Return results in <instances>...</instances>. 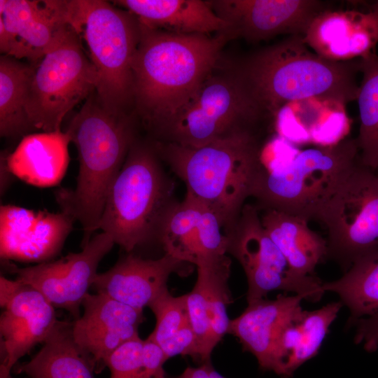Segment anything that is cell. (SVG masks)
<instances>
[{"label":"cell","instance_id":"cell-6","mask_svg":"<svg viewBox=\"0 0 378 378\" xmlns=\"http://www.w3.org/2000/svg\"><path fill=\"white\" fill-rule=\"evenodd\" d=\"M152 141L136 139L108 192L99 230L127 253L158 239L164 218L176 202Z\"/></svg>","mask_w":378,"mask_h":378},{"label":"cell","instance_id":"cell-12","mask_svg":"<svg viewBox=\"0 0 378 378\" xmlns=\"http://www.w3.org/2000/svg\"><path fill=\"white\" fill-rule=\"evenodd\" d=\"M74 0H0V51L37 62L71 29Z\"/></svg>","mask_w":378,"mask_h":378},{"label":"cell","instance_id":"cell-8","mask_svg":"<svg viewBox=\"0 0 378 378\" xmlns=\"http://www.w3.org/2000/svg\"><path fill=\"white\" fill-rule=\"evenodd\" d=\"M268 120L236 69L214 71L195 94L153 138L200 147L245 131H259Z\"/></svg>","mask_w":378,"mask_h":378},{"label":"cell","instance_id":"cell-10","mask_svg":"<svg viewBox=\"0 0 378 378\" xmlns=\"http://www.w3.org/2000/svg\"><path fill=\"white\" fill-rule=\"evenodd\" d=\"M314 219L327 230V257L344 272L378 250V174L358 162L321 204Z\"/></svg>","mask_w":378,"mask_h":378},{"label":"cell","instance_id":"cell-2","mask_svg":"<svg viewBox=\"0 0 378 378\" xmlns=\"http://www.w3.org/2000/svg\"><path fill=\"white\" fill-rule=\"evenodd\" d=\"M236 71L272 122L290 102L325 98L346 104L356 100L360 59L328 60L312 52L302 36L295 35L252 54Z\"/></svg>","mask_w":378,"mask_h":378},{"label":"cell","instance_id":"cell-40","mask_svg":"<svg viewBox=\"0 0 378 378\" xmlns=\"http://www.w3.org/2000/svg\"><path fill=\"white\" fill-rule=\"evenodd\" d=\"M371 6L378 10V1L373 3Z\"/></svg>","mask_w":378,"mask_h":378},{"label":"cell","instance_id":"cell-31","mask_svg":"<svg viewBox=\"0 0 378 378\" xmlns=\"http://www.w3.org/2000/svg\"><path fill=\"white\" fill-rule=\"evenodd\" d=\"M231 260L226 255L203 259L197 265V279L206 295L212 341L216 346L227 333V305L232 302L228 288Z\"/></svg>","mask_w":378,"mask_h":378},{"label":"cell","instance_id":"cell-26","mask_svg":"<svg viewBox=\"0 0 378 378\" xmlns=\"http://www.w3.org/2000/svg\"><path fill=\"white\" fill-rule=\"evenodd\" d=\"M258 210L263 227L293 271L314 275L317 265L327 257L326 239L312 231L306 219L272 209Z\"/></svg>","mask_w":378,"mask_h":378},{"label":"cell","instance_id":"cell-25","mask_svg":"<svg viewBox=\"0 0 378 378\" xmlns=\"http://www.w3.org/2000/svg\"><path fill=\"white\" fill-rule=\"evenodd\" d=\"M342 306L333 302L314 311L302 310L283 330L276 348V374L291 377L318 352Z\"/></svg>","mask_w":378,"mask_h":378},{"label":"cell","instance_id":"cell-24","mask_svg":"<svg viewBox=\"0 0 378 378\" xmlns=\"http://www.w3.org/2000/svg\"><path fill=\"white\" fill-rule=\"evenodd\" d=\"M69 136L66 132L30 133L22 137L11 153L8 167L14 176L34 186H56L63 178L69 162Z\"/></svg>","mask_w":378,"mask_h":378},{"label":"cell","instance_id":"cell-32","mask_svg":"<svg viewBox=\"0 0 378 378\" xmlns=\"http://www.w3.org/2000/svg\"><path fill=\"white\" fill-rule=\"evenodd\" d=\"M148 307L154 314L156 323L148 338L160 346L189 322L186 295L174 297L167 290L155 299Z\"/></svg>","mask_w":378,"mask_h":378},{"label":"cell","instance_id":"cell-39","mask_svg":"<svg viewBox=\"0 0 378 378\" xmlns=\"http://www.w3.org/2000/svg\"><path fill=\"white\" fill-rule=\"evenodd\" d=\"M10 371L3 365H0V378H13L10 375Z\"/></svg>","mask_w":378,"mask_h":378},{"label":"cell","instance_id":"cell-20","mask_svg":"<svg viewBox=\"0 0 378 378\" xmlns=\"http://www.w3.org/2000/svg\"><path fill=\"white\" fill-rule=\"evenodd\" d=\"M304 298L279 295L274 300L251 303L238 317L230 321L227 333L235 336L243 349L251 353L263 370L277 372L276 348L287 324L302 310Z\"/></svg>","mask_w":378,"mask_h":378},{"label":"cell","instance_id":"cell-16","mask_svg":"<svg viewBox=\"0 0 378 378\" xmlns=\"http://www.w3.org/2000/svg\"><path fill=\"white\" fill-rule=\"evenodd\" d=\"M75 219L61 211H34L12 204L0 208L1 260L38 264L61 251Z\"/></svg>","mask_w":378,"mask_h":378},{"label":"cell","instance_id":"cell-13","mask_svg":"<svg viewBox=\"0 0 378 378\" xmlns=\"http://www.w3.org/2000/svg\"><path fill=\"white\" fill-rule=\"evenodd\" d=\"M114 244L112 237L102 232L78 253L22 268L7 262L6 267L16 279L37 289L55 308L66 310L76 320L80 316V307L92 286L99 262Z\"/></svg>","mask_w":378,"mask_h":378},{"label":"cell","instance_id":"cell-36","mask_svg":"<svg viewBox=\"0 0 378 378\" xmlns=\"http://www.w3.org/2000/svg\"><path fill=\"white\" fill-rule=\"evenodd\" d=\"M141 357L147 378H170L163 368L168 358L155 342L148 337L144 340Z\"/></svg>","mask_w":378,"mask_h":378},{"label":"cell","instance_id":"cell-34","mask_svg":"<svg viewBox=\"0 0 378 378\" xmlns=\"http://www.w3.org/2000/svg\"><path fill=\"white\" fill-rule=\"evenodd\" d=\"M143 342L139 337L132 340L109 356L110 378H147L141 357Z\"/></svg>","mask_w":378,"mask_h":378},{"label":"cell","instance_id":"cell-14","mask_svg":"<svg viewBox=\"0 0 378 378\" xmlns=\"http://www.w3.org/2000/svg\"><path fill=\"white\" fill-rule=\"evenodd\" d=\"M228 24L227 37L258 42L281 34L304 36L313 19L330 9L318 0L207 1Z\"/></svg>","mask_w":378,"mask_h":378},{"label":"cell","instance_id":"cell-35","mask_svg":"<svg viewBox=\"0 0 378 378\" xmlns=\"http://www.w3.org/2000/svg\"><path fill=\"white\" fill-rule=\"evenodd\" d=\"M160 346L168 359L176 355L190 356L195 360L200 362L197 338L190 321Z\"/></svg>","mask_w":378,"mask_h":378},{"label":"cell","instance_id":"cell-30","mask_svg":"<svg viewBox=\"0 0 378 378\" xmlns=\"http://www.w3.org/2000/svg\"><path fill=\"white\" fill-rule=\"evenodd\" d=\"M362 80L356 99L360 117L356 139L360 163L378 171V55L360 59Z\"/></svg>","mask_w":378,"mask_h":378},{"label":"cell","instance_id":"cell-21","mask_svg":"<svg viewBox=\"0 0 378 378\" xmlns=\"http://www.w3.org/2000/svg\"><path fill=\"white\" fill-rule=\"evenodd\" d=\"M346 105L325 98L290 102L272 118V129L291 144L335 145L346 139L350 129Z\"/></svg>","mask_w":378,"mask_h":378},{"label":"cell","instance_id":"cell-17","mask_svg":"<svg viewBox=\"0 0 378 378\" xmlns=\"http://www.w3.org/2000/svg\"><path fill=\"white\" fill-rule=\"evenodd\" d=\"M82 307L83 314L73 321L74 337L99 373L117 349L139 337V327L144 319L143 310L98 293H88Z\"/></svg>","mask_w":378,"mask_h":378},{"label":"cell","instance_id":"cell-15","mask_svg":"<svg viewBox=\"0 0 378 378\" xmlns=\"http://www.w3.org/2000/svg\"><path fill=\"white\" fill-rule=\"evenodd\" d=\"M1 365L11 370L37 344L43 343L57 319L55 307L33 286L0 276Z\"/></svg>","mask_w":378,"mask_h":378},{"label":"cell","instance_id":"cell-22","mask_svg":"<svg viewBox=\"0 0 378 378\" xmlns=\"http://www.w3.org/2000/svg\"><path fill=\"white\" fill-rule=\"evenodd\" d=\"M350 311L355 342L370 352L378 350V250L356 261L337 280L323 283Z\"/></svg>","mask_w":378,"mask_h":378},{"label":"cell","instance_id":"cell-38","mask_svg":"<svg viewBox=\"0 0 378 378\" xmlns=\"http://www.w3.org/2000/svg\"><path fill=\"white\" fill-rule=\"evenodd\" d=\"M7 153L1 155V194L2 195L7 190L11 183L13 174L10 172L6 159Z\"/></svg>","mask_w":378,"mask_h":378},{"label":"cell","instance_id":"cell-7","mask_svg":"<svg viewBox=\"0 0 378 378\" xmlns=\"http://www.w3.org/2000/svg\"><path fill=\"white\" fill-rule=\"evenodd\" d=\"M72 27L96 69L99 101L112 112L130 113L132 62L141 37L138 19L107 1L74 0Z\"/></svg>","mask_w":378,"mask_h":378},{"label":"cell","instance_id":"cell-37","mask_svg":"<svg viewBox=\"0 0 378 378\" xmlns=\"http://www.w3.org/2000/svg\"><path fill=\"white\" fill-rule=\"evenodd\" d=\"M176 378H225L214 370L211 362L197 368L188 367Z\"/></svg>","mask_w":378,"mask_h":378},{"label":"cell","instance_id":"cell-27","mask_svg":"<svg viewBox=\"0 0 378 378\" xmlns=\"http://www.w3.org/2000/svg\"><path fill=\"white\" fill-rule=\"evenodd\" d=\"M32 358L16 367L29 378H95L90 357L76 343L73 321H59Z\"/></svg>","mask_w":378,"mask_h":378},{"label":"cell","instance_id":"cell-28","mask_svg":"<svg viewBox=\"0 0 378 378\" xmlns=\"http://www.w3.org/2000/svg\"><path fill=\"white\" fill-rule=\"evenodd\" d=\"M34 65L14 57H0V134L8 139L24 137L34 130L26 110Z\"/></svg>","mask_w":378,"mask_h":378},{"label":"cell","instance_id":"cell-9","mask_svg":"<svg viewBox=\"0 0 378 378\" xmlns=\"http://www.w3.org/2000/svg\"><path fill=\"white\" fill-rule=\"evenodd\" d=\"M97 85L96 69L73 28L34 65L26 106L34 130L61 131L64 117Z\"/></svg>","mask_w":378,"mask_h":378},{"label":"cell","instance_id":"cell-23","mask_svg":"<svg viewBox=\"0 0 378 378\" xmlns=\"http://www.w3.org/2000/svg\"><path fill=\"white\" fill-rule=\"evenodd\" d=\"M111 2L133 14L142 25L149 28L178 34L216 33L227 37L228 24L216 14L207 1L118 0Z\"/></svg>","mask_w":378,"mask_h":378},{"label":"cell","instance_id":"cell-19","mask_svg":"<svg viewBox=\"0 0 378 378\" xmlns=\"http://www.w3.org/2000/svg\"><path fill=\"white\" fill-rule=\"evenodd\" d=\"M319 56L334 62L365 58L378 44V10H326L316 15L302 36Z\"/></svg>","mask_w":378,"mask_h":378},{"label":"cell","instance_id":"cell-3","mask_svg":"<svg viewBox=\"0 0 378 378\" xmlns=\"http://www.w3.org/2000/svg\"><path fill=\"white\" fill-rule=\"evenodd\" d=\"M65 132L77 149L79 171L75 189L57 190L56 199L81 225L84 246L99 230L109 188L137 139L135 122L131 113L107 109L94 92Z\"/></svg>","mask_w":378,"mask_h":378},{"label":"cell","instance_id":"cell-5","mask_svg":"<svg viewBox=\"0 0 378 378\" xmlns=\"http://www.w3.org/2000/svg\"><path fill=\"white\" fill-rule=\"evenodd\" d=\"M288 141L267 143L259 155L252 195L258 209H272L307 220L316 213L345 174L359 162L356 139L330 146L293 150Z\"/></svg>","mask_w":378,"mask_h":378},{"label":"cell","instance_id":"cell-11","mask_svg":"<svg viewBox=\"0 0 378 378\" xmlns=\"http://www.w3.org/2000/svg\"><path fill=\"white\" fill-rule=\"evenodd\" d=\"M225 234L227 253L238 260L246 276L248 303L275 290L292 292L311 302L323 296V282L318 277L300 275L291 268L263 227L255 205L245 204Z\"/></svg>","mask_w":378,"mask_h":378},{"label":"cell","instance_id":"cell-29","mask_svg":"<svg viewBox=\"0 0 378 378\" xmlns=\"http://www.w3.org/2000/svg\"><path fill=\"white\" fill-rule=\"evenodd\" d=\"M204 204L186 194L176 202L162 222L158 240L165 253L196 265L203 258L200 230Z\"/></svg>","mask_w":378,"mask_h":378},{"label":"cell","instance_id":"cell-33","mask_svg":"<svg viewBox=\"0 0 378 378\" xmlns=\"http://www.w3.org/2000/svg\"><path fill=\"white\" fill-rule=\"evenodd\" d=\"M190 323L197 336L200 363L210 362L215 348L212 341L206 295L202 282L197 279L192 290L186 294Z\"/></svg>","mask_w":378,"mask_h":378},{"label":"cell","instance_id":"cell-4","mask_svg":"<svg viewBox=\"0 0 378 378\" xmlns=\"http://www.w3.org/2000/svg\"><path fill=\"white\" fill-rule=\"evenodd\" d=\"M263 141L259 131H245L200 147L151 141L186 194L214 211L225 233L252 195Z\"/></svg>","mask_w":378,"mask_h":378},{"label":"cell","instance_id":"cell-1","mask_svg":"<svg viewBox=\"0 0 378 378\" xmlns=\"http://www.w3.org/2000/svg\"><path fill=\"white\" fill-rule=\"evenodd\" d=\"M140 26L132 62L133 107L153 138L214 71L229 39L221 34H178Z\"/></svg>","mask_w":378,"mask_h":378},{"label":"cell","instance_id":"cell-18","mask_svg":"<svg viewBox=\"0 0 378 378\" xmlns=\"http://www.w3.org/2000/svg\"><path fill=\"white\" fill-rule=\"evenodd\" d=\"M192 271L193 265L167 253L158 259H145L128 253L108 270L97 273L92 287L98 293L143 310L168 290L171 274L187 276Z\"/></svg>","mask_w":378,"mask_h":378}]
</instances>
